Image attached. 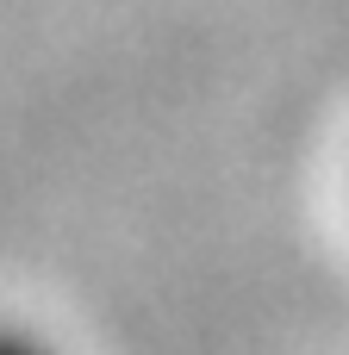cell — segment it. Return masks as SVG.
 Instances as JSON below:
<instances>
[{
    "label": "cell",
    "mask_w": 349,
    "mask_h": 355,
    "mask_svg": "<svg viewBox=\"0 0 349 355\" xmlns=\"http://www.w3.org/2000/svg\"><path fill=\"white\" fill-rule=\"evenodd\" d=\"M0 355H56V343L31 331L25 318H0Z\"/></svg>",
    "instance_id": "1"
}]
</instances>
